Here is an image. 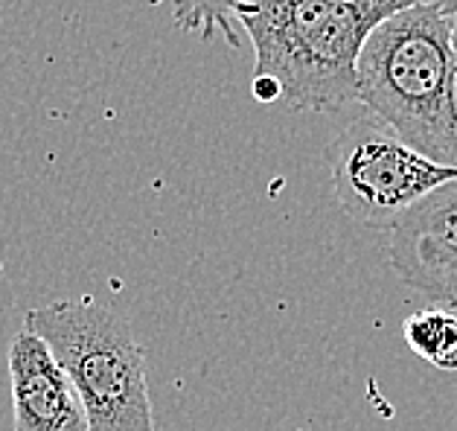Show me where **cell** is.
Masks as SVG:
<instances>
[{
  "label": "cell",
  "mask_w": 457,
  "mask_h": 431,
  "mask_svg": "<svg viewBox=\"0 0 457 431\" xmlns=\"http://www.w3.org/2000/svg\"><path fill=\"white\" fill-rule=\"evenodd\" d=\"M437 0H262L237 9L253 41L251 94L288 112H344L359 103L355 64L385 18Z\"/></svg>",
  "instance_id": "1"
},
{
  "label": "cell",
  "mask_w": 457,
  "mask_h": 431,
  "mask_svg": "<svg viewBox=\"0 0 457 431\" xmlns=\"http://www.w3.org/2000/svg\"><path fill=\"white\" fill-rule=\"evenodd\" d=\"M454 18L443 0L403 9L367 36L355 64V87L367 114L437 163L449 154L445 87Z\"/></svg>",
  "instance_id": "2"
},
{
  "label": "cell",
  "mask_w": 457,
  "mask_h": 431,
  "mask_svg": "<svg viewBox=\"0 0 457 431\" xmlns=\"http://www.w3.org/2000/svg\"><path fill=\"white\" fill-rule=\"evenodd\" d=\"M27 329L68 370L91 431H154L146 352L117 312L96 301H55L29 309Z\"/></svg>",
  "instance_id": "3"
},
{
  "label": "cell",
  "mask_w": 457,
  "mask_h": 431,
  "mask_svg": "<svg viewBox=\"0 0 457 431\" xmlns=\"http://www.w3.org/2000/svg\"><path fill=\"white\" fill-rule=\"evenodd\" d=\"M327 163L344 216L364 228H394L408 207L437 186L457 181V167H445L364 114L327 146Z\"/></svg>",
  "instance_id": "4"
},
{
  "label": "cell",
  "mask_w": 457,
  "mask_h": 431,
  "mask_svg": "<svg viewBox=\"0 0 457 431\" xmlns=\"http://www.w3.org/2000/svg\"><path fill=\"white\" fill-rule=\"evenodd\" d=\"M387 260L396 278L428 301L457 297V181L428 193L390 228Z\"/></svg>",
  "instance_id": "5"
},
{
  "label": "cell",
  "mask_w": 457,
  "mask_h": 431,
  "mask_svg": "<svg viewBox=\"0 0 457 431\" xmlns=\"http://www.w3.org/2000/svg\"><path fill=\"white\" fill-rule=\"evenodd\" d=\"M12 431H91L82 396L44 341L24 327L9 344Z\"/></svg>",
  "instance_id": "6"
},
{
  "label": "cell",
  "mask_w": 457,
  "mask_h": 431,
  "mask_svg": "<svg viewBox=\"0 0 457 431\" xmlns=\"http://www.w3.org/2000/svg\"><path fill=\"white\" fill-rule=\"evenodd\" d=\"M403 338L414 356L443 373H457V312L434 303L403 320Z\"/></svg>",
  "instance_id": "7"
},
{
  "label": "cell",
  "mask_w": 457,
  "mask_h": 431,
  "mask_svg": "<svg viewBox=\"0 0 457 431\" xmlns=\"http://www.w3.org/2000/svg\"><path fill=\"white\" fill-rule=\"evenodd\" d=\"M445 135H449V154H445V163H449V167H457V18H454V36H452L449 87H445Z\"/></svg>",
  "instance_id": "8"
},
{
  "label": "cell",
  "mask_w": 457,
  "mask_h": 431,
  "mask_svg": "<svg viewBox=\"0 0 457 431\" xmlns=\"http://www.w3.org/2000/svg\"><path fill=\"white\" fill-rule=\"evenodd\" d=\"M443 4H445V6H452L454 12H457V0H443Z\"/></svg>",
  "instance_id": "9"
},
{
  "label": "cell",
  "mask_w": 457,
  "mask_h": 431,
  "mask_svg": "<svg viewBox=\"0 0 457 431\" xmlns=\"http://www.w3.org/2000/svg\"><path fill=\"white\" fill-rule=\"evenodd\" d=\"M449 306H452V309H454V312H457V297H454V301H452Z\"/></svg>",
  "instance_id": "10"
}]
</instances>
